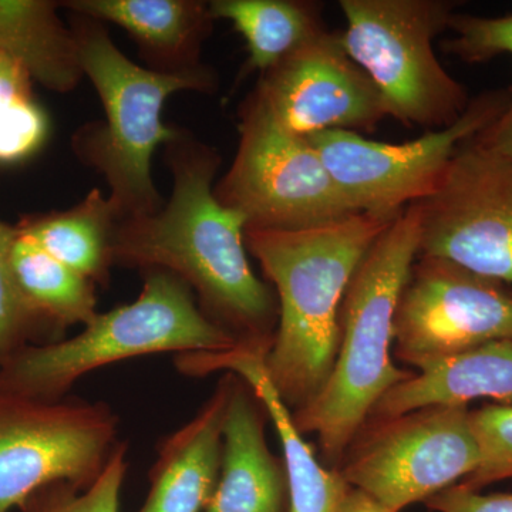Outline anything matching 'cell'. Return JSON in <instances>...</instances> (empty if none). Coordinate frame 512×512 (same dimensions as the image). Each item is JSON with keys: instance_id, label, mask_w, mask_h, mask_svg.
Wrapping results in <instances>:
<instances>
[{"instance_id": "cb8c5ba5", "label": "cell", "mask_w": 512, "mask_h": 512, "mask_svg": "<svg viewBox=\"0 0 512 512\" xmlns=\"http://www.w3.org/2000/svg\"><path fill=\"white\" fill-rule=\"evenodd\" d=\"M127 444L114 448L97 480L80 488L56 481L35 491L18 508L19 512H120L121 490L127 474Z\"/></svg>"}, {"instance_id": "4fadbf2b", "label": "cell", "mask_w": 512, "mask_h": 512, "mask_svg": "<svg viewBox=\"0 0 512 512\" xmlns=\"http://www.w3.org/2000/svg\"><path fill=\"white\" fill-rule=\"evenodd\" d=\"M254 93L279 127L309 137L328 130L373 133L387 117L369 76L326 30L261 74Z\"/></svg>"}, {"instance_id": "6da1fadb", "label": "cell", "mask_w": 512, "mask_h": 512, "mask_svg": "<svg viewBox=\"0 0 512 512\" xmlns=\"http://www.w3.org/2000/svg\"><path fill=\"white\" fill-rule=\"evenodd\" d=\"M164 148L173 194L156 214L117 224L114 265L177 275L238 348L266 355L278 328V299L249 264L245 218L215 197L220 153L184 128Z\"/></svg>"}, {"instance_id": "ffe728a7", "label": "cell", "mask_w": 512, "mask_h": 512, "mask_svg": "<svg viewBox=\"0 0 512 512\" xmlns=\"http://www.w3.org/2000/svg\"><path fill=\"white\" fill-rule=\"evenodd\" d=\"M9 262L20 298L42 329L46 343L63 339L67 329L87 325L97 315V285L47 254L18 228Z\"/></svg>"}, {"instance_id": "9a60e30c", "label": "cell", "mask_w": 512, "mask_h": 512, "mask_svg": "<svg viewBox=\"0 0 512 512\" xmlns=\"http://www.w3.org/2000/svg\"><path fill=\"white\" fill-rule=\"evenodd\" d=\"M268 420L264 403L235 375L222 431L220 481L204 512H289L288 477L284 460L269 450Z\"/></svg>"}, {"instance_id": "5b68a950", "label": "cell", "mask_w": 512, "mask_h": 512, "mask_svg": "<svg viewBox=\"0 0 512 512\" xmlns=\"http://www.w3.org/2000/svg\"><path fill=\"white\" fill-rule=\"evenodd\" d=\"M140 296L97 313L79 335L28 345L0 366V386L12 392L60 400L73 384L99 367L154 353L229 352L237 339L201 311L183 279L164 269L141 272Z\"/></svg>"}, {"instance_id": "d6986e66", "label": "cell", "mask_w": 512, "mask_h": 512, "mask_svg": "<svg viewBox=\"0 0 512 512\" xmlns=\"http://www.w3.org/2000/svg\"><path fill=\"white\" fill-rule=\"evenodd\" d=\"M60 2L0 0V53L50 92H73L84 77L72 28Z\"/></svg>"}, {"instance_id": "83f0119b", "label": "cell", "mask_w": 512, "mask_h": 512, "mask_svg": "<svg viewBox=\"0 0 512 512\" xmlns=\"http://www.w3.org/2000/svg\"><path fill=\"white\" fill-rule=\"evenodd\" d=\"M424 504L434 512H512V493L481 494L456 484Z\"/></svg>"}, {"instance_id": "f1b7e54d", "label": "cell", "mask_w": 512, "mask_h": 512, "mask_svg": "<svg viewBox=\"0 0 512 512\" xmlns=\"http://www.w3.org/2000/svg\"><path fill=\"white\" fill-rule=\"evenodd\" d=\"M476 140L484 147L512 160V101L491 126L477 134Z\"/></svg>"}, {"instance_id": "f546056e", "label": "cell", "mask_w": 512, "mask_h": 512, "mask_svg": "<svg viewBox=\"0 0 512 512\" xmlns=\"http://www.w3.org/2000/svg\"><path fill=\"white\" fill-rule=\"evenodd\" d=\"M338 512H394L384 507L375 498L370 497L365 491L350 488L349 493L343 498Z\"/></svg>"}, {"instance_id": "277c9868", "label": "cell", "mask_w": 512, "mask_h": 512, "mask_svg": "<svg viewBox=\"0 0 512 512\" xmlns=\"http://www.w3.org/2000/svg\"><path fill=\"white\" fill-rule=\"evenodd\" d=\"M84 76L103 103L104 121L77 128L72 148L77 160L103 175L119 220L153 215L164 207L151 174L160 146L173 141L178 127L163 121L165 100L178 92L212 94L218 76L211 69L164 74L134 63L114 45L106 23L70 13Z\"/></svg>"}, {"instance_id": "5bb4252c", "label": "cell", "mask_w": 512, "mask_h": 512, "mask_svg": "<svg viewBox=\"0 0 512 512\" xmlns=\"http://www.w3.org/2000/svg\"><path fill=\"white\" fill-rule=\"evenodd\" d=\"M264 357V353L237 348L222 353H184L175 357V365L183 375L202 377L231 372L245 380L264 403L281 441L288 477L289 512H338L352 485L339 470L320 463L311 444L303 440L293 424L291 410L265 375Z\"/></svg>"}, {"instance_id": "7402d4cb", "label": "cell", "mask_w": 512, "mask_h": 512, "mask_svg": "<svg viewBox=\"0 0 512 512\" xmlns=\"http://www.w3.org/2000/svg\"><path fill=\"white\" fill-rule=\"evenodd\" d=\"M212 18L224 19L247 43L245 72L264 74L323 32L322 3L311 0H212Z\"/></svg>"}, {"instance_id": "44dd1931", "label": "cell", "mask_w": 512, "mask_h": 512, "mask_svg": "<svg viewBox=\"0 0 512 512\" xmlns=\"http://www.w3.org/2000/svg\"><path fill=\"white\" fill-rule=\"evenodd\" d=\"M119 222L109 197L94 188L69 210L26 215L16 228L57 261L94 284L106 286L114 265L113 239Z\"/></svg>"}, {"instance_id": "8fae6325", "label": "cell", "mask_w": 512, "mask_h": 512, "mask_svg": "<svg viewBox=\"0 0 512 512\" xmlns=\"http://www.w3.org/2000/svg\"><path fill=\"white\" fill-rule=\"evenodd\" d=\"M420 256L512 286V160L464 141L436 191L419 202Z\"/></svg>"}, {"instance_id": "603a6c76", "label": "cell", "mask_w": 512, "mask_h": 512, "mask_svg": "<svg viewBox=\"0 0 512 512\" xmlns=\"http://www.w3.org/2000/svg\"><path fill=\"white\" fill-rule=\"evenodd\" d=\"M47 133L49 119L33 96L32 79L0 53V163L33 156Z\"/></svg>"}, {"instance_id": "3957f363", "label": "cell", "mask_w": 512, "mask_h": 512, "mask_svg": "<svg viewBox=\"0 0 512 512\" xmlns=\"http://www.w3.org/2000/svg\"><path fill=\"white\" fill-rule=\"evenodd\" d=\"M416 204L404 208L357 265L339 311V350L318 396L292 413L302 436L315 434L322 464L338 468L375 404L414 372L394 365L397 302L419 256Z\"/></svg>"}, {"instance_id": "8992f818", "label": "cell", "mask_w": 512, "mask_h": 512, "mask_svg": "<svg viewBox=\"0 0 512 512\" xmlns=\"http://www.w3.org/2000/svg\"><path fill=\"white\" fill-rule=\"evenodd\" d=\"M339 6L348 23L340 43L375 84L387 117L430 131L460 119L470 97L433 49L456 2L340 0Z\"/></svg>"}, {"instance_id": "ba28073f", "label": "cell", "mask_w": 512, "mask_h": 512, "mask_svg": "<svg viewBox=\"0 0 512 512\" xmlns=\"http://www.w3.org/2000/svg\"><path fill=\"white\" fill-rule=\"evenodd\" d=\"M480 460L468 407L436 404L367 417L336 470L353 488L400 512L461 483Z\"/></svg>"}, {"instance_id": "4316f807", "label": "cell", "mask_w": 512, "mask_h": 512, "mask_svg": "<svg viewBox=\"0 0 512 512\" xmlns=\"http://www.w3.org/2000/svg\"><path fill=\"white\" fill-rule=\"evenodd\" d=\"M448 29L453 30L454 37L441 47L461 62L485 63L503 53L512 55V15L484 18L454 13ZM510 90L512 93V87Z\"/></svg>"}, {"instance_id": "7c38bea8", "label": "cell", "mask_w": 512, "mask_h": 512, "mask_svg": "<svg viewBox=\"0 0 512 512\" xmlns=\"http://www.w3.org/2000/svg\"><path fill=\"white\" fill-rule=\"evenodd\" d=\"M497 340L512 342V286L417 256L394 313L393 356L421 370Z\"/></svg>"}, {"instance_id": "ac0fdd59", "label": "cell", "mask_w": 512, "mask_h": 512, "mask_svg": "<svg viewBox=\"0 0 512 512\" xmlns=\"http://www.w3.org/2000/svg\"><path fill=\"white\" fill-rule=\"evenodd\" d=\"M477 399L512 404V342L497 340L414 372L383 394L369 417L399 416L421 407L468 406Z\"/></svg>"}, {"instance_id": "d4e9b609", "label": "cell", "mask_w": 512, "mask_h": 512, "mask_svg": "<svg viewBox=\"0 0 512 512\" xmlns=\"http://www.w3.org/2000/svg\"><path fill=\"white\" fill-rule=\"evenodd\" d=\"M470 421L481 460L476 470L458 484L480 493L487 485L512 480V404L474 410Z\"/></svg>"}, {"instance_id": "7a4b0ae2", "label": "cell", "mask_w": 512, "mask_h": 512, "mask_svg": "<svg viewBox=\"0 0 512 512\" xmlns=\"http://www.w3.org/2000/svg\"><path fill=\"white\" fill-rule=\"evenodd\" d=\"M399 215V214H397ZM397 215L357 212L318 227L245 229L274 289L278 328L262 366L291 413L318 396L339 350V311L357 265Z\"/></svg>"}, {"instance_id": "30bf717a", "label": "cell", "mask_w": 512, "mask_h": 512, "mask_svg": "<svg viewBox=\"0 0 512 512\" xmlns=\"http://www.w3.org/2000/svg\"><path fill=\"white\" fill-rule=\"evenodd\" d=\"M511 101L510 89L485 92L470 100L456 123L406 143L367 140L346 130L306 138L353 210L397 215L433 194L458 146L491 126Z\"/></svg>"}, {"instance_id": "2e32d148", "label": "cell", "mask_w": 512, "mask_h": 512, "mask_svg": "<svg viewBox=\"0 0 512 512\" xmlns=\"http://www.w3.org/2000/svg\"><path fill=\"white\" fill-rule=\"evenodd\" d=\"M235 375L225 372L194 419L165 437L150 471V491L138 512H204L222 461V431Z\"/></svg>"}, {"instance_id": "e0dca14e", "label": "cell", "mask_w": 512, "mask_h": 512, "mask_svg": "<svg viewBox=\"0 0 512 512\" xmlns=\"http://www.w3.org/2000/svg\"><path fill=\"white\" fill-rule=\"evenodd\" d=\"M60 8L126 30L147 69L185 74L207 69L202 46L214 29L202 0H69Z\"/></svg>"}, {"instance_id": "484cf974", "label": "cell", "mask_w": 512, "mask_h": 512, "mask_svg": "<svg viewBox=\"0 0 512 512\" xmlns=\"http://www.w3.org/2000/svg\"><path fill=\"white\" fill-rule=\"evenodd\" d=\"M16 227L0 221V366L28 345L46 343L32 313L20 298L10 271V245Z\"/></svg>"}, {"instance_id": "52a82bcc", "label": "cell", "mask_w": 512, "mask_h": 512, "mask_svg": "<svg viewBox=\"0 0 512 512\" xmlns=\"http://www.w3.org/2000/svg\"><path fill=\"white\" fill-rule=\"evenodd\" d=\"M238 130L237 154L214 194L245 229L293 231L357 214L308 138L279 127L254 92L239 107Z\"/></svg>"}, {"instance_id": "9c48e42d", "label": "cell", "mask_w": 512, "mask_h": 512, "mask_svg": "<svg viewBox=\"0 0 512 512\" xmlns=\"http://www.w3.org/2000/svg\"><path fill=\"white\" fill-rule=\"evenodd\" d=\"M117 434L119 417L107 404L0 386V512L56 481L90 487L120 443Z\"/></svg>"}]
</instances>
